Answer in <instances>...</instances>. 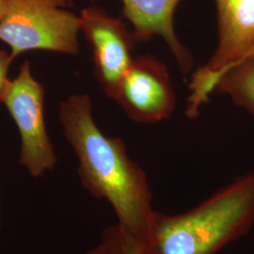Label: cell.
I'll return each mask as SVG.
<instances>
[{
	"label": "cell",
	"mask_w": 254,
	"mask_h": 254,
	"mask_svg": "<svg viewBox=\"0 0 254 254\" xmlns=\"http://www.w3.org/2000/svg\"><path fill=\"white\" fill-rule=\"evenodd\" d=\"M60 122L78 159L83 187L109 201L119 224L143 243L155 213L144 170L129 157L122 138L106 136L97 127L88 94H72L63 101Z\"/></svg>",
	"instance_id": "cell-1"
},
{
	"label": "cell",
	"mask_w": 254,
	"mask_h": 254,
	"mask_svg": "<svg viewBox=\"0 0 254 254\" xmlns=\"http://www.w3.org/2000/svg\"><path fill=\"white\" fill-rule=\"evenodd\" d=\"M254 225V172H250L186 213L155 211L141 254H216Z\"/></svg>",
	"instance_id": "cell-2"
},
{
	"label": "cell",
	"mask_w": 254,
	"mask_h": 254,
	"mask_svg": "<svg viewBox=\"0 0 254 254\" xmlns=\"http://www.w3.org/2000/svg\"><path fill=\"white\" fill-rule=\"evenodd\" d=\"M73 0H9L0 21V41L12 61L32 50L75 55L79 51V15L67 8Z\"/></svg>",
	"instance_id": "cell-3"
},
{
	"label": "cell",
	"mask_w": 254,
	"mask_h": 254,
	"mask_svg": "<svg viewBox=\"0 0 254 254\" xmlns=\"http://www.w3.org/2000/svg\"><path fill=\"white\" fill-rule=\"evenodd\" d=\"M218 46L208 63L193 73L187 114L193 118L209 101L220 75L254 48V0H215Z\"/></svg>",
	"instance_id": "cell-4"
},
{
	"label": "cell",
	"mask_w": 254,
	"mask_h": 254,
	"mask_svg": "<svg viewBox=\"0 0 254 254\" xmlns=\"http://www.w3.org/2000/svg\"><path fill=\"white\" fill-rule=\"evenodd\" d=\"M45 89L34 78L28 62L10 79L1 103L18 128L21 139L19 163L33 177L52 171L57 164L54 147L45 122Z\"/></svg>",
	"instance_id": "cell-5"
},
{
	"label": "cell",
	"mask_w": 254,
	"mask_h": 254,
	"mask_svg": "<svg viewBox=\"0 0 254 254\" xmlns=\"http://www.w3.org/2000/svg\"><path fill=\"white\" fill-rule=\"evenodd\" d=\"M80 29L92 51L95 74L106 95L115 99L120 85L135 57L136 38L126 23L99 7L83 9Z\"/></svg>",
	"instance_id": "cell-6"
},
{
	"label": "cell",
	"mask_w": 254,
	"mask_h": 254,
	"mask_svg": "<svg viewBox=\"0 0 254 254\" xmlns=\"http://www.w3.org/2000/svg\"><path fill=\"white\" fill-rule=\"evenodd\" d=\"M114 100L136 123L156 124L171 118L176 97L167 66L152 55L135 57Z\"/></svg>",
	"instance_id": "cell-7"
},
{
	"label": "cell",
	"mask_w": 254,
	"mask_h": 254,
	"mask_svg": "<svg viewBox=\"0 0 254 254\" xmlns=\"http://www.w3.org/2000/svg\"><path fill=\"white\" fill-rule=\"evenodd\" d=\"M181 0H122L123 13L133 27L136 43L160 37L167 44L184 74L193 67V57L176 35L174 14Z\"/></svg>",
	"instance_id": "cell-8"
},
{
	"label": "cell",
	"mask_w": 254,
	"mask_h": 254,
	"mask_svg": "<svg viewBox=\"0 0 254 254\" xmlns=\"http://www.w3.org/2000/svg\"><path fill=\"white\" fill-rule=\"evenodd\" d=\"M214 91L228 95L237 107L254 116V54L229 67Z\"/></svg>",
	"instance_id": "cell-9"
},
{
	"label": "cell",
	"mask_w": 254,
	"mask_h": 254,
	"mask_svg": "<svg viewBox=\"0 0 254 254\" xmlns=\"http://www.w3.org/2000/svg\"><path fill=\"white\" fill-rule=\"evenodd\" d=\"M100 243L106 254H141L140 242L119 223L103 231Z\"/></svg>",
	"instance_id": "cell-10"
},
{
	"label": "cell",
	"mask_w": 254,
	"mask_h": 254,
	"mask_svg": "<svg viewBox=\"0 0 254 254\" xmlns=\"http://www.w3.org/2000/svg\"><path fill=\"white\" fill-rule=\"evenodd\" d=\"M12 63L10 55L7 52L0 50V102L4 96V93L8 87L9 79L8 77L9 65Z\"/></svg>",
	"instance_id": "cell-11"
},
{
	"label": "cell",
	"mask_w": 254,
	"mask_h": 254,
	"mask_svg": "<svg viewBox=\"0 0 254 254\" xmlns=\"http://www.w3.org/2000/svg\"><path fill=\"white\" fill-rule=\"evenodd\" d=\"M9 0H0V21L5 16L8 7H9Z\"/></svg>",
	"instance_id": "cell-12"
},
{
	"label": "cell",
	"mask_w": 254,
	"mask_h": 254,
	"mask_svg": "<svg viewBox=\"0 0 254 254\" xmlns=\"http://www.w3.org/2000/svg\"><path fill=\"white\" fill-rule=\"evenodd\" d=\"M85 254H105V250H104V248H103V246L102 244H99V245L96 246V247H94V248H92L91 249L89 252H87Z\"/></svg>",
	"instance_id": "cell-13"
},
{
	"label": "cell",
	"mask_w": 254,
	"mask_h": 254,
	"mask_svg": "<svg viewBox=\"0 0 254 254\" xmlns=\"http://www.w3.org/2000/svg\"><path fill=\"white\" fill-rule=\"evenodd\" d=\"M253 54H254V49H253V50H252V52H251V53H250V54L248 55V56H250V55H253Z\"/></svg>",
	"instance_id": "cell-14"
}]
</instances>
